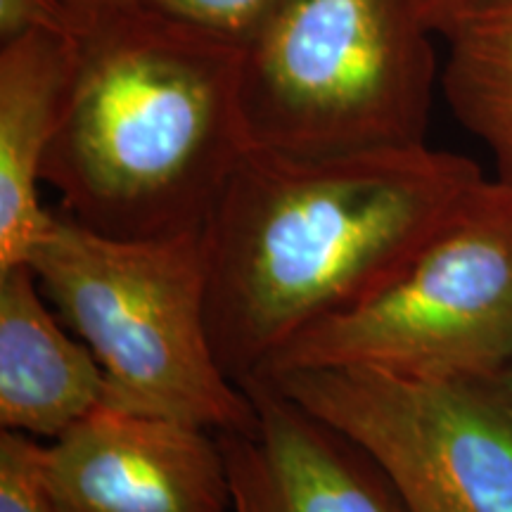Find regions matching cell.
Listing matches in <instances>:
<instances>
[{
	"label": "cell",
	"instance_id": "cell-1",
	"mask_svg": "<svg viewBox=\"0 0 512 512\" xmlns=\"http://www.w3.org/2000/svg\"><path fill=\"white\" fill-rule=\"evenodd\" d=\"M486 183L427 143L297 157L247 147L204 228L209 330L245 384L290 339L387 287Z\"/></svg>",
	"mask_w": 512,
	"mask_h": 512
},
{
	"label": "cell",
	"instance_id": "cell-2",
	"mask_svg": "<svg viewBox=\"0 0 512 512\" xmlns=\"http://www.w3.org/2000/svg\"><path fill=\"white\" fill-rule=\"evenodd\" d=\"M74 76L43 162L60 211L119 240L202 233L249 138L240 43L145 0H62Z\"/></svg>",
	"mask_w": 512,
	"mask_h": 512
},
{
	"label": "cell",
	"instance_id": "cell-3",
	"mask_svg": "<svg viewBox=\"0 0 512 512\" xmlns=\"http://www.w3.org/2000/svg\"><path fill=\"white\" fill-rule=\"evenodd\" d=\"M24 264L98 358L107 406L216 434L254 425L252 396L223 373L211 342L204 230L119 240L55 211Z\"/></svg>",
	"mask_w": 512,
	"mask_h": 512
},
{
	"label": "cell",
	"instance_id": "cell-4",
	"mask_svg": "<svg viewBox=\"0 0 512 512\" xmlns=\"http://www.w3.org/2000/svg\"><path fill=\"white\" fill-rule=\"evenodd\" d=\"M434 36L420 0H275L242 43L249 147L323 157L427 143Z\"/></svg>",
	"mask_w": 512,
	"mask_h": 512
},
{
	"label": "cell",
	"instance_id": "cell-5",
	"mask_svg": "<svg viewBox=\"0 0 512 512\" xmlns=\"http://www.w3.org/2000/svg\"><path fill=\"white\" fill-rule=\"evenodd\" d=\"M510 363L512 190L486 178L392 283L299 332L256 377L373 368L494 380Z\"/></svg>",
	"mask_w": 512,
	"mask_h": 512
},
{
	"label": "cell",
	"instance_id": "cell-6",
	"mask_svg": "<svg viewBox=\"0 0 512 512\" xmlns=\"http://www.w3.org/2000/svg\"><path fill=\"white\" fill-rule=\"evenodd\" d=\"M261 380L354 439L406 512H512V406L491 380L373 368Z\"/></svg>",
	"mask_w": 512,
	"mask_h": 512
},
{
	"label": "cell",
	"instance_id": "cell-7",
	"mask_svg": "<svg viewBox=\"0 0 512 512\" xmlns=\"http://www.w3.org/2000/svg\"><path fill=\"white\" fill-rule=\"evenodd\" d=\"M57 512H230L219 434L102 403L43 448Z\"/></svg>",
	"mask_w": 512,
	"mask_h": 512
},
{
	"label": "cell",
	"instance_id": "cell-8",
	"mask_svg": "<svg viewBox=\"0 0 512 512\" xmlns=\"http://www.w3.org/2000/svg\"><path fill=\"white\" fill-rule=\"evenodd\" d=\"M242 389L254 401V425L219 432L230 512H406L382 467L354 439L268 380L256 377Z\"/></svg>",
	"mask_w": 512,
	"mask_h": 512
},
{
	"label": "cell",
	"instance_id": "cell-9",
	"mask_svg": "<svg viewBox=\"0 0 512 512\" xmlns=\"http://www.w3.org/2000/svg\"><path fill=\"white\" fill-rule=\"evenodd\" d=\"M34 268L0 271V427L53 441L107 399L105 370L48 309Z\"/></svg>",
	"mask_w": 512,
	"mask_h": 512
},
{
	"label": "cell",
	"instance_id": "cell-10",
	"mask_svg": "<svg viewBox=\"0 0 512 512\" xmlns=\"http://www.w3.org/2000/svg\"><path fill=\"white\" fill-rule=\"evenodd\" d=\"M72 76L74 46L64 29L0 41V271L24 264L53 223L38 185Z\"/></svg>",
	"mask_w": 512,
	"mask_h": 512
},
{
	"label": "cell",
	"instance_id": "cell-11",
	"mask_svg": "<svg viewBox=\"0 0 512 512\" xmlns=\"http://www.w3.org/2000/svg\"><path fill=\"white\" fill-rule=\"evenodd\" d=\"M441 38L448 107L491 152L496 181L512 190V0H475Z\"/></svg>",
	"mask_w": 512,
	"mask_h": 512
},
{
	"label": "cell",
	"instance_id": "cell-12",
	"mask_svg": "<svg viewBox=\"0 0 512 512\" xmlns=\"http://www.w3.org/2000/svg\"><path fill=\"white\" fill-rule=\"evenodd\" d=\"M46 441L22 432L0 434V512H57L43 472Z\"/></svg>",
	"mask_w": 512,
	"mask_h": 512
},
{
	"label": "cell",
	"instance_id": "cell-13",
	"mask_svg": "<svg viewBox=\"0 0 512 512\" xmlns=\"http://www.w3.org/2000/svg\"><path fill=\"white\" fill-rule=\"evenodd\" d=\"M145 3L242 46L275 0H145Z\"/></svg>",
	"mask_w": 512,
	"mask_h": 512
},
{
	"label": "cell",
	"instance_id": "cell-14",
	"mask_svg": "<svg viewBox=\"0 0 512 512\" xmlns=\"http://www.w3.org/2000/svg\"><path fill=\"white\" fill-rule=\"evenodd\" d=\"M34 29H64L62 0H0V41Z\"/></svg>",
	"mask_w": 512,
	"mask_h": 512
},
{
	"label": "cell",
	"instance_id": "cell-15",
	"mask_svg": "<svg viewBox=\"0 0 512 512\" xmlns=\"http://www.w3.org/2000/svg\"><path fill=\"white\" fill-rule=\"evenodd\" d=\"M472 3H475V0H420V10L434 34L441 36L448 27H451L453 19H456L463 10L470 8Z\"/></svg>",
	"mask_w": 512,
	"mask_h": 512
},
{
	"label": "cell",
	"instance_id": "cell-16",
	"mask_svg": "<svg viewBox=\"0 0 512 512\" xmlns=\"http://www.w3.org/2000/svg\"><path fill=\"white\" fill-rule=\"evenodd\" d=\"M491 384H494V387L498 389V394H501L503 399L512 406V363L503 370L501 375H496L494 380H491Z\"/></svg>",
	"mask_w": 512,
	"mask_h": 512
}]
</instances>
